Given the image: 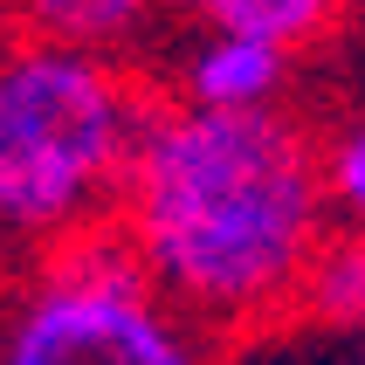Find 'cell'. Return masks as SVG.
Instances as JSON below:
<instances>
[{
  "label": "cell",
  "instance_id": "obj_1",
  "mask_svg": "<svg viewBox=\"0 0 365 365\" xmlns=\"http://www.w3.org/2000/svg\"><path fill=\"white\" fill-rule=\"evenodd\" d=\"M118 242L221 351L304 324L338 214L324 193V131L297 110L159 103L118 200Z\"/></svg>",
  "mask_w": 365,
  "mask_h": 365
},
{
  "label": "cell",
  "instance_id": "obj_2",
  "mask_svg": "<svg viewBox=\"0 0 365 365\" xmlns=\"http://www.w3.org/2000/svg\"><path fill=\"white\" fill-rule=\"evenodd\" d=\"M145 62L7 35L0 62V221L14 255H41L118 221L145 131L159 118Z\"/></svg>",
  "mask_w": 365,
  "mask_h": 365
},
{
  "label": "cell",
  "instance_id": "obj_3",
  "mask_svg": "<svg viewBox=\"0 0 365 365\" xmlns=\"http://www.w3.org/2000/svg\"><path fill=\"white\" fill-rule=\"evenodd\" d=\"M214 351L221 345L165 304L118 227L28 255L0 338V365H214Z\"/></svg>",
  "mask_w": 365,
  "mask_h": 365
},
{
  "label": "cell",
  "instance_id": "obj_4",
  "mask_svg": "<svg viewBox=\"0 0 365 365\" xmlns=\"http://www.w3.org/2000/svg\"><path fill=\"white\" fill-rule=\"evenodd\" d=\"M289 83H297V56H289V48L255 41V35H227V28H186L180 48H173L165 69H159V90L173 103L227 110V118L283 110Z\"/></svg>",
  "mask_w": 365,
  "mask_h": 365
},
{
  "label": "cell",
  "instance_id": "obj_5",
  "mask_svg": "<svg viewBox=\"0 0 365 365\" xmlns=\"http://www.w3.org/2000/svg\"><path fill=\"white\" fill-rule=\"evenodd\" d=\"M165 14H173V0H7L14 35L90 48V56H118V62H145Z\"/></svg>",
  "mask_w": 365,
  "mask_h": 365
},
{
  "label": "cell",
  "instance_id": "obj_6",
  "mask_svg": "<svg viewBox=\"0 0 365 365\" xmlns=\"http://www.w3.org/2000/svg\"><path fill=\"white\" fill-rule=\"evenodd\" d=\"M359 0H173V14L186 28H227V35H255L276 41L289 56L324 48L338 28L351 21Z\"/></svg>",
  "mask_w": 365,
  "mask_h": 365
},
{
  "label": "cell",
  "instance_id": "obj_7",
  "mask_svg": "<svg viewBox=\"0 0 365 365\" xmlns=\"http://www.w3.org/2000/svg\"><path fill=\"white\" fill-rule=\"evenodd\" d=\"M304 324L324 331V338H365V235L338 227V242L324 248L317 262V283L304 297Z\"/></svg>",
  "mask_w": 365,
  "mask_h": 365
},
{
  "label": "cell",
  "instance_id": "obj_8",
  "mask_svg": "<svg viewBox=\"0 0 365 365\" xmlns=\"http://www.w3.org/2000/svg\"><path fill=\"white\" fill-rule=\"evenodd\" d=\"M324 193L338 227L365 235V110L324 131Z\"/></svg>",
  "mask_w": 365,
  "mask_h": 365
},
{
  "label": "cell",
  "instance_id": "obj_9",
  "mask_svg": "<svg viewBox=\"0 0 365 365\" xmlns=\"http://www.w3.org/2000/svg\"><path fill=\"white\" fill-rule=\"evenodd\" d=\"M351 365H365V338H359V345H351Z\"/></svg>",
  "mask_w": 365,
  "mask_h": 365
}]
</instances>
